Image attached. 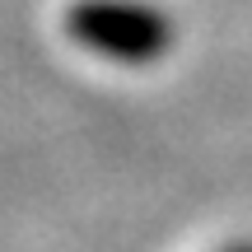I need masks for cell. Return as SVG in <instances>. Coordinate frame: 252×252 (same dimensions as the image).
I'll list each match as a JSON object with an SVG mask.
<instances>
[{"mask_svg": "<svg viewBox=\"0 0 252 252\" xmlns=\"http://www.w3.org/2000/svg\"><path fill=\"white\" fill-rule=\"evenodd\" d=\"M65 28H70L75 42L103 52L108 61H126V65L154 61L168 47V19L145 9V5H131V0H89V5H75Z\"/></svg>", "mask_w": 252, "mask_h": 252, "instance_id": "6da1fadb", "label": "cell"}, {"mask_svg": "<svg viewBox=\"0 0 252 252\" xmlns=\"http://www.w3.org/2000/svg\"><path fill=\"white\" fill-rule=\"evenodd\" d=\"M224 252H252V243H229Z\"/></svg>", "mask_w": 252, "mask_h": 252, "instance_id": "7a4b0ae2", "label": "cell"}]
</instances>
